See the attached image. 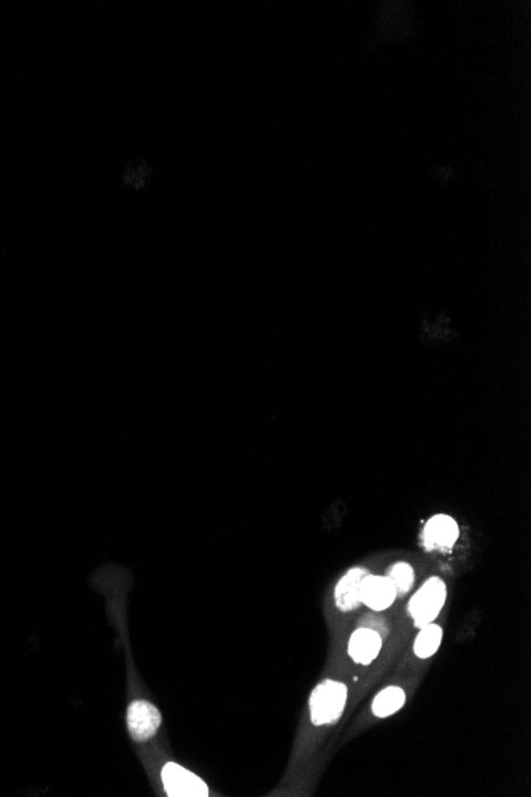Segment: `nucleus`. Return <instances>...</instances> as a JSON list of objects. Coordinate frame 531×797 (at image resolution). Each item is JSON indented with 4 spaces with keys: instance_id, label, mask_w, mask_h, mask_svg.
<instances>
[{
    "instance_id": "obj_6",
    "label": "nucleus",
    "mask_w": 531,
    "mask_h": 797,
    "mask_svg": "<svg viewBox=\"0 0 531 797\" xmlns=\"http://www.w3.org/2000/svg\"><path fill=\"white\" fill-rule=\"evenodd\" d=\"M396 589L394 584L388 577H375L368 575L363 581L362 603L373 611H383L390 608L392 603L396 600Z\"/></svg>"
},
{
    "instance_id": "obj_10",
    "label": "nucleus",
    "mask_w": 531,
    "mask_h": 797,
    "mask_svg": "<svg viewBox=\"0 0 531 797\" xmlns=\"http://www.w3.org/2000/svg\"><path fill=\"white\" fill-rule=\"evenodd\" d=\"M443 641V628H439L438 624H428L425 628H420L419 635L414 643V653L420 659H428L438 651Z\"/></svg>"
},
{
    "instance_id": "obj_3",
    "label": "nucleus",
    "mask_w": 531,
    "mask_h": 797,
    "mask_svg": "<svg viewBox=\"0 0 531 797\" xmlns=\"http://www.w3.org/2000/svg\"><path fill=\"white\" fill-rule=\"evenodd\" d=\"M163 783L166 792L172 797H206L209 796V788L206 783L187 771L185 767L179 766L176 762H169L163 767Z\"/></svg>"
},
{
    "instance_id": "obj_11",
    "label": "nucleus",
    "mask_w": 531,
    "mask_h": 797,
    "mask_svg": "<svg viewBox=\"0 0 531 797\" xmlns=\"http://www.w3.org/2000/svg\"><path fill=\"white\" fill-rule=\"evenodd\" d=\"M388 577L393 581L396 594L398 596H404L413 588L415 575H414L413 567L409 566V564L398 562V564H394L392 567V570L388 573Z\"/></svg>"
},
{
    "instance_id": "obj_4",
    "label": "nucleus",
    "mask_w": 531,
    "mask_h": 797,
    "mask_svg": "<svg viewBox=\"0 0 531 797\" xmlns=\"http://www.w3.org/2000/svg\"><path fill=\"white\" fill-rule=\"evenodd\" d=\"M161 726V713L150 702L136 700L128 710V729L132 739L145 741L155 737Z\"/></svg>"
},
{
    "instance_id": "obj_1",
    "label": "nucleus",
    "mask_w": 531,
    "mask_h": 797,
    "mask_svg": "<svg viewBox=\"0 0 531 797\" xmlns=\"http://www.w3.org/2000/svg\"><path fill=\"white\" fill-rule=\"evenodd\" d=\"M347 703V686L341 681L325 679L311 694L309 709L315 726H326L338 721Z\"/></svg>"
},
{
    "instance_id": "obj_9",
    "label": "nucleus",
    "mask_w": 531,
    "mask_h": 797,
    "mask_svg": "<svg viewBox=\"0 0 531 797\" xmlns=\"http://www.w3.org/2000/svg\"><path fill=\"white\" fill-rule=\"evenodd\" d=\"M406 702V692L398 686H390L381 690L373 700V713L377 718H387L403 709Z\"/></svg>"
},
{
    "instance_id": "obj_5",
    "label": "nucleus",
    "mask_w": 531,
    "mask_h": 797,
    "mask_svg": "<svg viewBox=\"0 0 531 797\" xmlns=\"http://www.w3.org/2000/svg\"><path fill=\"white\" fill-rule=\"evenodd\" d=\"M460 536V527L454 517L438 515L426 522L424 528V545L430 551H444L455 545Z\"/></svg>"
},
{
    "instance_id": "obj_7",
    "label": "nucleus",
    "mask_w": 531,
    "mask_h": 797,
    "mask_svg": "<svg viewBox=\"0 0 531 797\" xmlns=\"http://www.w3.org/2000/svg\"><path fill=\"white\" fill-rule=\"evenodd\" d=\"M368 575V571L363 568H352L339 579L334 589V600L341 611H353L362 605L363 581Z\"/></svg>"
},
{
    "instance_id": "obj_2",
    "label": "nucleus",
    "mask_w": 531,
    "mask_h": 797,
    "mask_svg": "<svg viewBox=\"0 0 531 797\" xmlns=\"http://www.w3.org/2000/svg\"><path fill=\"white\" fill-rule=\"evenodd\" d=\"M445 600H447L445 583L441 577H430L409 602V615L413 616L414 624L422 628L434 622L441 609L444 608Z\"/></svg>"
},
{
    "instance_id": "obj_8",
    "label": "nucleus",
    "mask_w": 531,
    "mask_h": 797,
    "mask_svg": "<svg viewBox=\"0 0 531 797\" xmlns=\"http://www.w3.org/2000/svg\"><path fill=\"white\" fill-rule=\"evenodd\" d=\"M381 635L369 628H356L349 640V656L356 664L369 666L381 653Z\"/></svg>"
}]
</instances>
